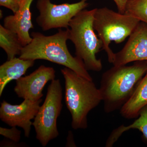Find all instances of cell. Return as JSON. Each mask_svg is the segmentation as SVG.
Wrapping results in <instances>:
<instances>
[{"label": "cell", "mask_w": 147, "mask_h": 147, "mask_svg": "<svg viewBox=\"0 0 147 147\" xmlns=\"http://www.w3.org/2000/svg\"><path fill=\"white\" fill-rule=\"evenodd\" d=\"M147 72V61H138L130 66L113 65L103 73L99 89L105 113L121 109Z\"/></svg>", "instance_id": "2"}, {"label": "cell", "mask_w": 147, "mask_h": 147, "mask_svg": "<svg viewBox=\"0 0 147 147\" xmlns=\"http://www.w3.org/2000/svg\"><path fill=\"white\" fill-rule=\"evenodd\" d=\"M138 61H147V24L141 21L123 49L115 53L113 64L126 65Z\"/></svg>", "instance_id": "10"}, {"label": "cell", "mask_w": 147, "mask_h": 147, "mask_svg": "<svg viewBox=\"0 0 147 147\" xmlns=\"http://www.w3.org/2000/svg\"><path fill=\"white\" fill-rule=\"evenodd\" d=\"M55 69L53 67L42 65L25 77L16 80L14 91L18 97L37 101L43 96L42 90L49 81L55 79Z\"/></svg>", "instance_id": "9"}, {"label": "cell", "mask_w": 147, "mask_h": 147, "mask_svg": "<svg viewBox=\"0 0 147 147\" xmlns=\"http://www.w3.org/2000/svg\"><path fill=\"white\" fill-rule=\"evenodd\" d=\"M140 21L126 13L116 12L106 7L96 8L94 18L95 30L102 43V50L113 64L115 53L110 45L112 41L117 44L123 42L134 31Z\"/></svg>", "instance_id": "5"}, {"label": "cell", "mask_w": 147, "mask_h": 147, "mask_svg": "<svg viewBox=\"0 0 147 147\" xmlns=\"http://www.w3.org/2000/svg\"><path fill=\"white\" fill-rule=\"evenodd\" d=\"M31 42L24 46L19 58L24 60H44L64 66L80 76L93 81L83 61L71 55L67 45L69 40V29H59L57 32L45 36L39 32H32Z\"/></svg>", "instance_id": "1"}, {"label": "cell", "mask_w": 147, "mask_h": 147, "mask_svg": "<svg viewBox=\"0 0 147 147\" xmlns=\"http://www.w3.org/2000/svg\"><path fill=\"white\" fill-rule=\"evenodd\" d=\"M33 1L21 0L18 11L4 19V26L17 34L24 47L32 40L29 32L30 30L34 28L30 11L31 5Z\"/></svg>", "instance_id": "11"}, {"label": "cell", "mask_w": 147, "mask_h": 147, "mask_svg": "<svg viewBox=\"0 0 147 147\" xmlns=\"http://www.w3.org/2000/svg\"><path fill=\"white\" fill-rule=\"evenodd\" d=\"M0 134L3 136L16 143H18L21 139V131L16 128V127L7 129L0 127Z\"/></svg>", "instance_id": "17"}, {"label": "cell", "mask_w": 147, "mask_h": 147, "mask_svg": "<svg viewBox=\"0 0 147 147\" xmlns=\"http://www.w3.org/2000/svg\"><path fill=\"white\" fill-rule=\"evenodd\" d=\"M65 81V100L72 118L71 127L75 130L88 127L90 111L102 101L99 89L88 80L67 67L61 69Z\"/></svg>", "instance_id": "3"}, {"label": "cell", "mask_w": 147, "mask_h": 147, "mask_svg": "<svg viewBox=\"0 0 147 147\" xmlns=\"http://www.w3.org/2000/svg\"><path fill=\"white\" fill-rule=\"evenodd\" d=\"M0 47L10 60L20 55L24 46L16 33L0 25Z\"/></svg>", "instance_id": "15"}, {"label": "cell", "mask_w": 147, "mask_h": 147, "mask_svg": "<svg viewBox=\"0 0 147 147\" xmlns=\"http://www.w3.org/2000/svg\"><path fill=\"white\" fill-rule=\"evenodd\" d=\"M42 101L24 99L19 105H11L5 100L1 103L0 118L11 127L18 126L24 129L26 137L30 136L33 123L31 120L36 115Z\"/></svg>", "instance_id": "8"}, {"label": "cell", "mask_w": 147, "mask_h": 147, "mask_svg": "<svg viewBox=\"0 0 147 147\" xmlns=\"http://www.w3.org/2000/svg\"><path fill=\"white\" fill-rule=\"evenodd\" d=\"M21 0H0V5L10 9L13 14L20 8Z\"/></svg>", "instance_id": "18"}, {"label": "cell", "mask_w": 147, "mask_h": 147, "mask_svg": "<svg viewBox=\"0 0 147 147\" xmlns=\"http://www.w3.org/2000/svg\"><path fill=\"white\" fill-rule=\"evenodd\" d=\"M125 13L147 24V0H129Z\"/></svg>", "instance_id": "16"}, {"label": "cell", "mask_w": 147, "mask_h": 147, "mask_svg": "<svg viewBox=\"0 0 147 147\" xmlns=\"http://www.w3.org/2000/svg\"><path fill=\"white\" fill-rule=\"evenodd\" d=\"M139 116L138 118L129 125L126 126L122 125L113 130L106 141L105 147H113L124 132L131 129H138L145 137L147 134V105L141 110Z\"/></svg>", "instance_id": "14"}, {"label": "cell", "mask_w": 147, "mask_h": 147, "mask_svg": "<svg viewBox=\"0 0 147 147\" xmlns=\"http://www.w3.org/2000/svg\"><path fill=\"white\" fill-rule=\"evenodd\" d=\"M62 98L60 80L54 79L48 87L45 101L33 123L36 139L43 147L59 136L57 121L62 108Z\"/></svg>", "instance_id": "6"}, {"label": "cell", "mask_w": 147, "mask_h": 147, "mask_svg": "<svg viewBox=\"0 0 147 147\" xmlns=\"http://www.w3.org/2000/svg\"><path fill=\"white\" fill-rule=\"evenodd\" d=\"M0 11H0V12H1V13H1V14H0V15H1V16H0V17H1V18H2L3 16L2 10H1Z\"/></svg>", "instance_id": "20"}, {"label": "cell", "mask_w": 147, "mask_h": 147, "mask_svg": "<svg viewBox=\"0 0 147 147\" xmlns=\"http://www.w3.org/2000/svg\"><path fill=\"white\" fill-rule=\"evenodd\" d=\"M35 61L24 60L15 57L8 60L0 66V96L4 89L11 81L20 79L28 69L32 67Z\"/></svg>", "instance_id": "12"}, {"label": "cell", "mask_w": 147, "mask_h": 147, "mask_svg": "<svg viewBox=\"0 0 147 147\" xmlns=\"http://www.w3.org/2000/svg\"><path fill=\"white\" fill-rule=\"evenodd\" d=\"M147 105V72L141 79L129 99L120 109V114L125 118L138 117L140 111Z\"/></svg>", "instance_id": "13"}, {"label": "cell", "mask_w": 147, "mask_h": 147, "mask_svg": "<svg viewBox=\"0 0 147 147\" xmlns=\"http://www.w3.org/2000/svg\"><path fill=\"white\" fill-rule=\"evenodd\" d=\"M88 0H80L73 3L57 5L50 0H38L36 8L39 15L36 18L38 26L44 31L53 29H67L72 18L88 6Z\"/></svg>", "instance_id": "7"}, {"label": "cell", "mask_w": 147, "mask_h": 147, "mask_svg": "<svg viewBox=\"0 0 147 147\" xmlns=\"http://www.w3.org/2000/svg\"><path fill=\"white\" fill-rule=\"evenodd\" d=\"M95 9L80 11L70 21L68 29L69 40L74 45L76 57L82 60L88 71H100L102 62L96 55L102 50V43L94 28Z\"/></svg>", "instance_id": "4"}, {"label": "cell", "mask_w": 147, "mask_h": 147, "mask_svg": "<svg viewBox=\"0 0 147 147\" xmlns=\"http://www.w3.org/2000/svg\"><path fill=\"white\" fill-rule=\"evenodd\" d=\"M115 2L118 12L122 13H124L125 12L126 5L129 0H113Z\"/></svg>", "instance_id": "19"}]
</instances>
